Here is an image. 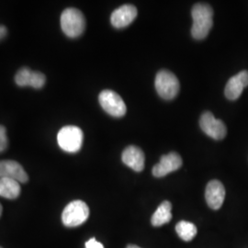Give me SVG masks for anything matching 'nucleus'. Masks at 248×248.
Here are the masks:
<instances>
[{
    "instance_id": "obj_1",
    "label": "nucleus",
    "mask_w": 248,
    "mask_h": 248,
    "mask_svg": "<svg viewBox=\"0 0 248 248\" xmlns=\"http://www.w3.org/2000/svg\"><path fill=\"white\" fill-rule=\"evenodd\" d=\"M193 24L191 28V35L196 40H203L213 25V10L208 4L198 3L191 10Z\"/></svg>"
},
{
    "instance_id": "obj_2",
    "label": "nucleus",
    "mask_w": 248,
    "mask_h": 248,
    "mask_svg": "<svg viewBox=\"0 0 248 248\" xmlns=\"http://www.w3.org/2000/svg\"><path fill=\"white\" fill-rule=\"evenodd\" d=\"M61 28L63 33L69 38H78L83 34L86 28V19L78 9H64L61 15Z\"/></svg>"
},
{
    "instance_id": "obj_3",
    "label": "nucleus",
    "mask_w": 248,
    "mask_h": 248,
    "mask_svg": "<svg viewBox=\"0 0 248 248\" xmlns=\"http://www.w3.org/2000/svg\"><path fill=\"white\" fill-rule=\"evenodd\" d=\"M84 134L77 126H64L57 134V142L60 148L67 153H77L82 148Z\"/></svg>"
},
{
    "instance_id": "obj_4",
    "label": "nucleus",
    "mask_w": 248,
    "mask_h": 248,
    "mask_svg": "<svg viewBox=\"0 0 248 248\" xmlns=\"http://www.w3.org/2000/svg\"><path fill=\"white\" fill-rule=\"evenodd\" d=\"M89 208L82 201H74L62 211V222L66 227H78L89 219Z\"/></svg>"
},
{
    "instance_id": "obj_5",
    "label": "nucleus",
    "mask_w": 248,
    "mask_h": 248,
    "mask_svg": "<svg viewBox=\"0 0 248 248\" xmlns=\"http://www.w3.org/2000/svg\"><path fill=\"white\" fill-rule=\"evenodd\" d=\"M155 85L158 95L166 100L176 98L179 92V81L173 73L168 70L157 73Z\"/></svg>"
},
{
    "instance_id": "obj_6",
    "label": "nucleus",
    "mask_w": 248,
    "mask_h": 248,
    "mask_svg": "<svg viewBox=\"0 0 248 248\" xmlns=\"http://www.w3.org/2000/svg\"><path fill=\"white\" fill-rule=\"evenodd\" d=\"M100 106L109 114L115 118H121L126 114L127 108L124 99L112 90H103L98 96Z\"/></svg>"
},
{
    "instance_id": "obj_7",
    "label": "nucleus",
    "mask_w": 248,
    "mask_h": 248,
    "mask_svg": "<svg viewBox=\"0 0 248 248\" xmlns=\"http://www.w3.org/2000/svg\"><path fill=\"white\" fill-rule=\"evenodd\" d=\"M200 126L204 133L214 140H222L227 133L225 124L217 120L212 112L205 111L200 120Z\"/></svg>"
},
{
    "instance_id": "obj_8",
    "label": "nucleus",
    "mask_w": 248,
    "mask_h": 248,
    "mask_svg": "<svg viewBox=\"0 0 248 248\" xmlns=\"http://www.w3.org/2000/svg\"><path fill=\"white\" fill-rule=\"evenodd\" d=\"M182 166L181 156L175 153L171 152L168 155H165L161 157L160 162L153 168V175L155 177H163L169 173L177 171Z\"/></svg>"
},
{
    "instance_id": "obj_9",
    "label": "nucleus",
    "mask_w": 248,
    "mask_h": 248,
    "mask_svg": "<svg viewBox=\"0 0 248 248\" xmlns=\"http://www.w3.org/2000/svg\"><path fill=\"white\" fill-rule=\"evenodd\" d=\"M205 199L211 209L219 210L225 199V188L222 182L216 179L210 181L206 186Z\"/></svg>"
},
{
    "instance_id": "obj_10",
    "label": "nucleus",
    "mask_w": 248,
    "mask_h": 248,
    "mask_svg": "<svg viewBox=\"0 0 248 248\" xmlns=\"http://www.w3.org/2000/svg\"><path fill=\"white\" fill-rule=\"evenodd\" d=\"M248 86V71L243 70L237 75L233 76L228 80L224 94L225 97L230 100H236L240 98L243 93V90Z\"/></svg>"
},
{
    "instance_id": "obj_11",
    "label": "nucleus",
    "mask_w": 248,
    "mask_h": 248,
    "mask_svg": "<svg viewBox=\"0 0 248 248\" xmlns=\"http://www.w3.org/2000/svg\"><path fill=\"white\" fill-rule=\"evenodd\" d=\"M138 11L133 5H124L115 9L111 16L110 22L112 26L117 29H123L129 26L137 17Z\"/></svg>"
},
{
    "instance_id": "obj_12",
    "label": "nucleus",
    "mask_w": 248,
    "mask_h": 248,
    "mask_svg": "<svg viewBox=\"0 0 248 248\" xmlns=\"http://www.w3.org/2000/svg\"><path fill=\"white\" fill-rule=\"evenodd\" d=\"M1 177L14 179L18 183H26L29 180L26 171L22 166L13 160L0 161V178Z\"/></svg>"
},
{
    "instance_id": "obj_13",
    "label": "nucleus",
    "mask_w": 248,
    "mask_h": 248,
    "mask_svg": "<svg viewBox=\"0 0 248 248\" xmlns=\"http://www.w3.org/2000/svg\"><path fill=\"white\" fill-rule=\"evenodd\" d=\"M122 159L124 164L135 172H141L144 169L145 156L142 149L137 146L130 145L123 153Z\"/></svg>"
},
{
    "instance_id": "obj_14",
    "label": "nucleus",
    "mask_w": 248,
    "mask_h": 248,
    "mask_svg": "<svg viewBox=\"0 0 248 248\" xmlns=\"http://www.w3.org/2000/svg\"><path fill=\"white\" fill-rule=\"evenodd\" d=\"M171 210H172V204L168 201L163 202L151 218L152 225L155 227H159L166 223H169L172 219Z\"/></svg>"
},
{
    "instance_id": "obj_15",
    "label": "nucleus",
    "mask_w": 248,
    "mask_h": 248,
    "mask_svg": "<svg viewBox=\"0 0 248 248\" xmlns=\"http://www.w3.org/2000/svg\"><path fill=\"white\" fill-rule=\"evenodd\" d=\"M21 188L18 181L10 178H0V196L9 200H15L20 194Z\"/></svg>"
},
{
    "instance_id": "obj_16",
    "label": "nucleus",
    "mask_w": 248,
    "mask_h": 248,
    "mask_svg": "<svg viewBox=\"0 0 248 248\" xmlns=\"http://www.w3.org/2000/svg\"><path fill=\"white\" fill-rule=\"evenodd\" d=\"M176 232L177 235L186 242H189L193 239L197 234V227L194 223L186 222V221H180L177 222L176 225Z\"/></svg>"
},
{
    "instance_id": "obj_17",
    "label": "nucleus",
    "mask_w": 248,
    "mask_h": 248,
    "mask_svg": "<svg viewBox=\"0 0 248 248\" xmlns=\"http://www.w3.org/2000/svg\"><path fill=\"white\" fill-rule=\"evenodd\" d=\"M32 71L28 67H22L15 76V82L18 87H30Z\"/></svg>"
},
{
    "instance_id": "obj_18",
    "label": "nucleus",
    "mask_w": 248,
    "mask_h": 248,
    "mask_svg": "<svg viewBox=\"0 0 248 248\" xmlns=\"http://www.w3.org/2000/svg\"><path fill=\"white\" fill-rule=\"evenodd\" d=\"M45 81H46V78L43 73L39 71H32L30 87L35 89H42L45 86Z\"/></svg>"
},
{
    "instance_id": "obj_19",
    "label": "nucleus",
    "mask_w": 248,
    "mask_h": 248,
    "mask_svg": "<svg viewBox=\"0 0 248 248\" xmlns=\"http://www.w3.org/2000/svg\"><path fill=\"white\" fill-rule=\"evenodd\" d=\"M9 140L7 136V130L3 125H0V153L8 148Z\"/></svg>"
},
{
    "instance_id": "obj_20",
    "label": "nucleus",
    "mask_w": 248,
    "mask_h": 248,
    "mask_svg": "<svg viewBox=\"0 0 248 248\" xmlns=\"http://www.w3.org/2000/svg\"><path fill=\"white\" fill-rule=\"evenodd\" d=\"M86 248H104L101 243L98 242L95 238H91L86 243Z\"/></svg>"
},
{
    "instance_id": "obj_21",
    "label": "nucleus",
    "mask_w": 248,
    "mask_h": 248,
    "mask_svg": "<svg viewBox=\"0 0 248 248\" xmlns=\"http://www.w3.org/2000/svg\"><path fill=\"white\" fill-rule=\"evenodd\" d=\"M8 34V30L4 25H0V41L3 40Z\"/></svg>"
},
{
    "instance_id": "obj_22",
    "label": "nucleus",
    "mask_w": 248,
    "mask_h": 248,
    "mask_svg": "<svg viewBox=\"0 0 248 248\" xmlns=\"http://www.w3.org/2000/svg\"><path fill=\"white\" fill-rule=\"evenodd\" d=\"M139 248V247H137V246H135V245H129V246H127V248Z\"/></svg>"
},
{
    "instance_id": "obj_23",
    "label": "nucleus",
    "mask_w": 248,
    "mask_h": 248,
    "mask_svg": "<svg viewBox=\"0 0 248 248\" xmlns=\"http://www.w3.org/2000/svg\"><path fill=\"white\" fill-rule=\"evenodd\" d=\"M2 211H3V209H2V206H1V204H0V216H1V214H2Z\"/></svg>"
},
{
    "instance_id": "obj_24",
    "label": "nucleus",
    "mask_w": 248,
    "mask_h": 248,
    "mask_svg": "<svg viewBox=\"0 0 248 248\" xmlns=\"http://www.w3.org/2000/svg\"><path fill=\"white\" fill-rule=\"evenodd\" d=\"M0 248H1V247H0Z\"/></svg>"
}]
</instances>
